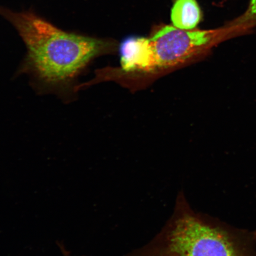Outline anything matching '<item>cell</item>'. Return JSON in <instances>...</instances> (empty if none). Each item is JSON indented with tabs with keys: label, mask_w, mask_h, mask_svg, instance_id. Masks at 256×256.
<instances>
[{
	"label": "cell",
	"mask_w": 256,
	"mask_h": 256,
	"mask_svg": "<svg viewBox=\"0 0 256 256\" xmlns=\"http://www.w3.org/2000/svg\"><path fill=\"white\" fill-rule=\"evenodd\" d=\"M120 64L124 71H150L155 68L154 56L150 39L130 38L120 46Z\"/></svg>",
	"instance_id": "cell-4"
},
{
	"label": "cell",
	"mask_w": 256,
	"mask_h": 256,
	"mask_svg": "<svg viewBox=\"0 0 256 256\" xmlns=\"http://www.w3.org/2000/svg\"><path fill=\"white\" fill-rule=\"evenodd\" d=\"M124 256H244L226 232L194 212L183 192L161 232Z\"/></svg>",
	"instance_id": "cell-2"
},
{
	"label": "cell",
	"mask_w": 256,
	"mask_h": 256,
	"mask_svg": "<svg viewBox=\"0 0 256 256\" xmlns=\"http://www.w3.org/2000/svg\"><path fill=\"white\" fill-rule=\"evenodd\" d=\"M229 40L224 27L212 30H184L165 26L150 38L155 68H167L204 53L213 46Z\"/></svg>",
	"instance_id": "cell-3"
},
{
	"label": "cell",
	"mask_w": 256,
	"mask_h": 256,
	"mask_svg": "<svg viewBox=\"0 0 256 256\" xmlns=\"http://www.w3.org/2000/svg\"><path fill=\"white\" fill-rule=\"evenodd\" d=\"M224 27L228 32L230 39L251 33L256 27V0H250L246 11Z\"/></svg>",
	"instance_id": "cell-6"
},
{
	"label": "cell",
	"mask_w": 256,
	"mask_h": 256,
	"mask_svg": "<svg viewBox=\"0 0 256 256\" xmlns=\"http://www.w3.org/2000/svg\"><path fill=\"white\" fill-rule=\"evenodd\" d=\"M201 18L196 0H176L171 12V20L174 27L184 30H194Z\"/></svg>",
	"instance_id": "cell-5"
},
{
	"label": "cell",
	"mask_w": 256,
	"mask_h": 256,
	"mask_svg": "<svg viewBox=\"0 0 256 256\" xmlns=\"http://www.w3.org/2000/svg\"><path fill=\"white\" fill-rule=\"evenodd\" d=\"M0 14L14 26L26 46L20 72L47 91L75 92L76 78L108 48L107 42L64 31L32 12L0 8Z\"/></svg>",
	"instance_id": "cell-1"
},
{
	"label": "cell",
	"mask_w": 256,
	"mask_h": 256,
	"mask_svg": "<svg viewBox=\"0 0 256 256\" xmlns=\"http://www.w3.org/2000/svg\"><path fill=\"white\" fill-rule=\"evenodd\" d=\"M58 246L60 249L63 256H71V252L67 250L62 242H58Z\"/></svg>",
	"instance_id": "cell-7"
}]
</instances>
